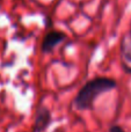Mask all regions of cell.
I'll return each instance as SVG.
<instances>
[{"label": "cell", "instance_id": "6da1fadb", "mask_svg": "<svg viewBox=\"0 0 131 132\" xmlns=\"http://www.w3.org/2000/svg\"><path fill=\"white\" fill-rule=\"evenodd\" d=\"M115 86H116V82L113 79L104 78V77L95 78V79L88 81L79 90L78 95L74 98V105H76L77 109H80V110L91 109L95 98L97 97V95L115 88Z\"/></svg>", "mask_w": 131, "mask_h": 132}, {"label": "cell", "instance_id": "7a4b0ae2", "mask_svg": "<svg viewBox=\"0 0 131 132\" xmlns=\"http://www.w3.org/2000/svg\"><path fill=\"white\" fill-rule=\"evenodd\" d=\"M65 34L62 31H57V30H53L50 31L44 36L43 42H42V51L43 52H50L56 45L63 42L65 39Z\"/></svg>", "mask_w": 131, "mask_h": 132}, {"label": "cell", "instance_id": "3957f363", "mask_svg": "<svg viewBox=\"0 0 131 132\" xmlns=\"http://www.w3.org/2000/svg\"><path fill=\"white\" fill-rule=\"evenodd\" d=\"M50 123V112L46 108H39L37 111L36 121H35V130L36 131H42L46 128Z\"/></svg>", "mask_w": 131, "mask_h": 132}, {"label": "cell", "instance_id": "277c9868", "mask_svg": "<svg viewBox=\"0 0 131 132\" xmlns=\"http://www.w3.org/2000/svg\"><path fill=\"white\" fill-rule=\"evenodd\" d=\"M109 132H124L122 130V129L120 128V126H111L110 129H109Z\"/></svg>", "mask_w": 131, "mask_h": 132}, {"label": "cell", "instance_id": "5b68a950", "mask_svg": "<svg viewBox=\"0 0 131 132\" xmlns=\"http://www.w3.org/2000/svg\"><path fill=\"white\" fill-rule=\"evenodd\" d=\"M130 37H131V31H130Z\"/></svg>", "mask_w": 131, "mask_h": 132}, {"label": "cell", "instance_id": "8992f818", "mask_svg": "<svg viewBox=\"0 0 131 132\" xmlns=\"http://www.w3.org/2000/svg\"><path fill=\"white\" fill-rule=\"evenodd\" d=\"M129 72H131V70H129Z\"/></svg>", "mask_w": 131, "mask_h": 132}]
</instances>
